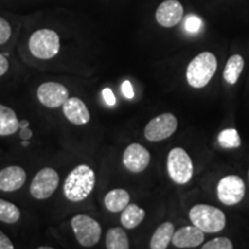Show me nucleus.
<instances>
[{"instance_id": "f257e3e1", "label": "nucleus", "mask_w": 249, "mask_h": 249, "mask_svg": "<svg viewBox=\"0 0 249 249\" xmlns=\"http://www.w3.org/2000/svg\"><path fill=\"white\" fill-rule=\"evenodd\" d=\"M96 182V176L92 169L88 165H79L65 180L64 194L67 200L80 202L88 197L92 192Z\"/></svg>"}, {"instance_id": "f03ea898", "label": "nucleus", "mask_w": 249, "mask_h": 249, "mask_svg": "<svg viewBox=\"0 0 249 249\" xmlns=\"http://www.w3.org/2000/svg\"><path fill=\"white\" fill-rule=\"evenodd\" d=\"M217 71V58L211 52H202L189 62L186 76L193 88H203L210 82Z\"/></svg>"}, {"instance_id": "7ed1b4c3", "label": "nucleus", "mask_w": 249, "mask_h": 249, "mask_svg": "<svg viewBox=\"0 0 249 249\" xmlns=\"http://www.w3.org/2000/svg\"><path fill=\"white\" fill-rule=\"evenodd\" d=\"M189 219L193 225L204 233L220 232L226 224V217L223 211L208 204L194 205L189 211Z\"/></svg>"}, {"instance_id": "20e7f679", "label": "nucleus", "mask_w": 249, "mask_h": 249, "mask_svg": "<svg viewBox=\"0 0 249 249\" xmlns=\"http://www.w3.org/2000/svg\"><path fill=\"white\" fill-rule=\"evenodd\" d=\"M29 50L34 57L48 60L58 54L60 50V39L58 34L51 29H39L33 34L29 39Z\"/></svg>"}, {"instance_id": "39448f33", "label": "nucleus", "mask_w": 249, "mask_h": 249, "mask_svg": "<svg viewBox=\"0 0 249 249\" xmlns=\"http://www.w3.org/2000/svg\"><path fill=\"white\" fill-rule=\"evenodd\" d=\"M167 171L170 178L176 183L185 185L193 177V163L182 148H174L167 157Z\"/></svg>"}, {"instance_id": "423d86ee", "label": "nucleus", "mask_w": 249, "mask_h": 249, "mask_svg": "<svg viewBox=\"0 0 249 249\" xmlns=\"http://www.w3.org/2000/svg\"><path fill=\"white\" fill-rule=\"evenodd\" d=\"M71 223L77 242L83 247H92L101 239L102 227L93 218L87 214H76Z\"/></svg>"}, {"instance_id": "0eeeda50", "label": "nucleus", "mask_w": 249, "mask_h": 249, "mask_svg": "<svg viewBox=\"0 0 249 249\" xmlns=\"http://www.w3.org/2000/svg\"><path fill=\"white\" fill-rule=\"evenodd\" d=\"M178 120L172 113H163L148 123L144 128V136L148 141L158 142L170 138L177 130Z\"/></svg>"}, {"instance_id": "6e6552de", "label": "nucleus", "mask_w": 249, "mask_h": 249, "mask_svg": "<svg viewBox=\"0 0 249 249\" xmlns=\"http://www.w3.org/2000/svg\"><path fill=\"white\" fill-rule=\"evenodd\" d=\"M59 185V174L51 167H45L40 170L34 177L30 185V194L37 200H45L49 198Z\"/></svg>"}, {"instance_id": "1a4fd4ad", "label": "nucleus", "mask_w": 249, "mask_h": 249, "mask_svg": "<svg viewBox=\"0 0 249 249\" xmlns=\"http://www.w3.org/2000/svg\"><path fill=\"white\" fill-rule=\"evenodd\" d=\"M246 193V185L240 177L227 176L219 180L217 186V195L219 201L225 205L240 203Z\"/></svg>"}, {"instance_id": "9d476101", "label": "nucleus", "mask_w": 249, "mask_h": 249, "mask_svg": "<svg viewBox=\"0 0 249 249\" xmlns=\"http://www.w3.org/2000/svg\"><path fill=\"white\" fill-rule=\"evenodd\" d=\"M37 97L46 107L57 108L62 107L64 103L70 98V93L66 87L57 82H45L39 86L37 90Z\"/></svg>"}, {"instance_id": "9b49d317", "label": "nucleus", "mask_w": 249, "mask_h": 249, "mask_svg": "<svg viewBox=\"0 0 249 249\" xmlns=\"http://www.w3.org/2000/svg\"><path fill=\"white\" fill-rule=\"evenodd\" d=\"M123 161L124 167L130 172L140 173L147 169L150 163V152L139 143H133L124 150Z\"/></svg>"}, {"instance_id": "f8f14e48", "label": "nucleus", "mask_w": 249, "mask_h": 249, "mask_svg": "<svg viewBox=\"0 0 249 249\" xmlns=\"http://www.w3.org/2000/svg\"><path fill=\"white\" fill-rule=\"evenodd\" d=\"M156 21L164 28H172L183 18V7L178 0H165L156 11Z\"/></svg>"}, {"instance_id": "ddd939ff", "label": "nucleus", "mask_w": 249, "mask_h": 249, "mask_svg": "<svg viewBox=\"0 0 249 249\" xmlns=\"http://www.w3.org/2000/svg\"><path fill=\"white\" fill-rule=\"evenodd\" d=\"M203 241L204 232L194 225L181 227L172 236V244L177 248H196Z\"/></svg>"}, {"instance_id": "4468645a", "label": "nucleus", "mask_w": 249, "mask_h": 249, "mask_svg": "<svg viewBox=\"0 0 249 249\" xmlns=\"http://www.w3.org/2000/svg\"><path fill=\"white\" fill-rule=\"evenodd\" d=\"M26 171L20 166H8L0 171V191L14 192L24 185Z\"/></svg>"}, {"instance_id": "2eb2a0df", "label": "nucleus", "mask_w": 249, "mask_h": 249, "mask_svg": "<svg viewBox=\"0 0 249 249\" xmlns=\"http://www.w3.org/2000/svg\"><path fill=\"white\" fill-rule=\"evenodd\" d=\"M65 117L71 121V124H85L90 120V113L87 108L86 104L80 98L70 97L62 105Z\"/></svg>"}, {"instance_id": "dca6fc26", "label": "nucleus", "mask_w": 249, "mask_h": 249, "mask_svg": "<svg viewBox=\"0 0 249 249\" xmlns=\"http://www.w3.org/2000/svg\"><path fill=\"white\" fill-rule=\"evenodd\" d=\"M174 234V225L170 222H165L157 227L150 240L151 249H166L172 241Z\"/></svg>"}, {"instance_id": "f3484780", "label": "nucleus", "mask_w": 249, "mask_h": 249, "mask_svg": "<svg viewBox=\"0 0 249 249\" xmlns=\"http://www.w3.org/2000/svg\"><path fill=\"white\" fill-rule=\"evenodd\" d=\"M130 196L124 189L118 188L108 192L104 198V204L107 209L111 213L123 211L129 204Z\"/></svg>"}, {"instance_id": "a211bd4d", "label": "nucleus", "mask_w": 249, "mask_h": 249, "mask_svg": "<svg viewBox=\"0 0 249 249\" xmlns=\"http://www.w3.org/2000/svg\"><path fill=\"white\" fill-rule=\"evenodd\" d=\"M17 113L8 107L0 104V135H12L20 128Z\"/></svg>"}, {"instance_id": "6ab92c4d", "label": "nucleus", "mask_w": 249, "mask_h": 249, "mask_svg": "<svg viewBox=\"0 0 249 249\" xmlns=\"http://www.w3.org/2000/svg\"><path fill=\"white\" fill-rule=\"evenodd\" d=\"M145 217V211L136 204H128L121 213V224L126 229H135L142 223Z\"/></svg>"}, {"instance_id": "aec40b11", "label": "nucleus", "mask_w": 249, "mask_h": 249, "mask_svg": "<svg viewBox=\"0 0 249 249\" xmlns=\"http://www.w3.org/2000/svg\"><path fill=\"white\" fill-rule=\"evenodd\" d=\"M245 66V60L240 54H234L226 62L225 70H224V79L230 85H235L239 76L242 73Z\"/></svg>"}, {"instance_id": "412c9836", "label": "nucleus", "mask_w": 249, "mask_h": 249, "mask_svg": "<svg viewBox=\"0 0 249 249\" xmlns=\"http://www.w3.org/2000/svg\"><path fill=\"white\" fill-rule=\"evenodd\" d=\"M107 249H128L129 241L126 232L121 227H113L107 233Z\"/></svg>"}, {"instance_id": "4be33fe9", "label": "nucleus", "mask_w": 249, "mask_h": 249, "mask_svg": "<svg viewBox=\"0 0 249 249\" xmlns=\"http://www.w3.org/2000/svg\"><path fill=\"white\" fill-rule=\"evenodd\" d=\"M20 210L17 205L0 198V222L14 224L20 219Z\"/></svg>"}, {"instance_id": "5701e85b", "label": "nucleus", "mask_w": 249, "mask_h": 249, "mask_svg": "<svg viewBox=\"0 0 249 249\" xmlns=\"http://www.w3.org/2000/svg\"><path fill=\"white\" fill-rule=\"evenodd\" d=\"M218 142L222 145L223 148L232 149V148H238L240 147L241 140L239 136L238 130L234 128H229L224 129L219 133L218 135Z\"/></svg>"}, {"instance_id": "b1692460", "label": "nucleus", "mask_w": 249, "mask_h": 249, "mask_svg": "<svg viewBox=\"0 0 249 249\" xmlns=\"http://www.w3.org/2000/svg\"><path fill=\"white\" fill-rule=\"evenodd\" d=\"M203 249H232L233 244L230 239L224 238V236H220V238H216L213 240L208 241L207 244L203 245Z\"/></svg>"}, {"instance_id": "393cba45", "label": "nucleus", "mask_w": 249, "mask_h": 249, "mask_svg": "<svg viewBox=\"0 0 249 249\" xmlns=\"http://www.w3.org/2000/svg\"><path fill=\"white\" fill-rule=\"evenodd\" d=\"M202 26H203V22H202L201 18L196 17V15H189L185 21V28L188 33H198V31L201 30Z\"/></svg>"}, {"instance_id": "a878e982", "label": "nucleus", "mask_w": 249, "mask_h": 249, "mask_svg": "<svg viewBox=\"0 0 249 249\" xmlns=\"http://www.w3.org/2000/svg\"><path fill=\"white\" fill-rule=\"evenodd\" d=\"M12 29L9 26L8 21H6L4 18L0 17V45L5 44L11 38Z\"/></svg>"}, {"instance_id": "bb28decb", "label": "nucleus", "mask_w": 249, "mask_h": 249, "mask_svg": "<svg viewBox=\"0 0 249 249\" xmlns=\"http://www.w3.org/2000/svg\"><path fill=\"white\" fill-rule=\"evenodd\" d=\"M102 93H103V98H104V101L107 105H110V107L116 105L117 99H116V97H114L113 91H112L110 88H105L104 90H103Z\"/></svg>"}, {"instance_id": "cd10ccee", "label": "nucleus", "mask_w": 249, "mask_h": 249, "mask_svg": "<svg viewBox=\"0 0 249 249\" xmlns=\"http://www.w3.org/2000/svg\"><path fill=\"white\" fill-rule=\"evenodd\" d=\"M121 91H123L124 96L126 98L130 99L134 97V89H133L132 83H130V81H128V80L124 81L123 86H121Z\"/></svg>"}, {"instance_id": "c85d7f7f", "label": "nucleus", "mask_w": 249, "mask_h": 249, "mask_svg": "<svg viewBox=\"0 0 249 249\" xmlns=\"http://www.w3.org/2000/svg\"><path fill=\"white\" fill-rule=\"evenodd\" d=\"M14 246L9 240L8 236L0 231V249H13Z\"/></svg>"}, {"instance_id": "c756f323", "label": "nucleus", "mask_w": 249, "mask_h": 249, "mask_svg": "<svg viewBox=\"0 0 249 249\" xmlns=\"http://www.w3.org/2000/svg\"><path fill=\"white\" fill-rule=\"evenodd\" d=\"M8 71V60L4 54L0 53V76H2Z\"/></svg>"}, {"instance_id": "7c9ffc66", "label": "nucleus", "mask_w": 249, "mask_h": 249, "mask_svg": "<svg viewBox=\"0 0 249 249\" xmlns=\"http://www.w3.org/2000/svg\"><path fill=\"white\" fill-rule=\"evenodd\" d=\"M31 136H33V132H31V130L28 128H22L21 129V132H20V138L22 139V140H29V139H31Z\"/></svg>"}, {"instance_id": "2f4dec72", "label": "nucleus", "mask_w": 249, "mask_h": 249, "mask_svg": "<svg viewBox=\"0 0 249 249\" xmlns=\"http://www.w3.org/2000/svg\"><path fill=\"white\" fill-rule=\"evenodd\" d=\"M18 126H20V129H22V128H27V127L29 126V121H28V120H22V121H20V123H18Z\"/></svg>"}]
</instances>
